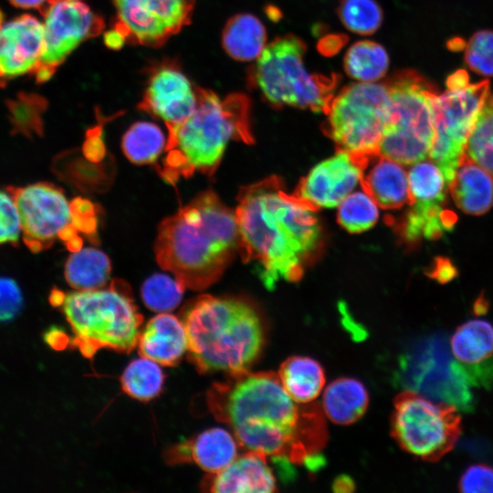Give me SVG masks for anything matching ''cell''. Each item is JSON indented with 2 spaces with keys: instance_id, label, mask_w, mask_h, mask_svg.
Listing matches in <instances>:
<instances>
[{
  "instance_id": "obj_1",
  "label": "cell",
  "mask_w": 493,
  "mask_h": 493,
  "mask_svg": "<svg viewBox=\"0 0 493 493\" xmlns=\"http://www.w3.org/2000/svg\"><path fill=\"white\" fill-rule=\"evenodd\" d=\"M206 404L240 447L309 469L318 467L328 440L321 406L296 402L278 373L248 370L228 374L209 388Z\"/></svg>"
},
{
  "instance_id": "obj_2",
  "label": "cell",
  "mask_w": 493,
  "mask_h": 493,
  "mask_svg": "<svg viewBox=\"0 0 493 493\" xmlns=\"http://www.w3.org/2000/svg\"><path fill=\"white\" fill-rule=\"evenodd\" d=\"M239 250L267 289L298 281L318 251L321 229L316 209L272 176L240 189L235 211Z\"/></svg>"
},
{
  "instance_id": "obj_3",
  "label": "cell",
  "mask_w": 493,
  "mask_h": 493,
  "mask_svg": "<svg viewBox=\"0 0 493 493\" xmlns=\"http://www.w3.org/2000/svg\"><path fill=\"white\" fill-rule=\"evenodd\" d=\"M238 250L236 213L210 189L164 218L154 245L159 266L192 290L216 282Z\"/></svg>"
},
{
  "instance_id": "obj_4",
  "label": "cell",
  "mask_w": 493,
  "mask_h": 493,
  "mask_svg": "<svg viewBox=\"0 0 493 493\" xmlns=\"http://www.w3.org/2000/svg\"><path fill=\"white\" fill-rule=\"evenodd\" d=\"M189 361L200 373L248 371L267 341L266 321L251 302L201 295L183 309Z\"/></svg>"
},
{
  "instance_id": "obj_5",
  "label": "cell",
  "mask_w": 493,
  "mask_h": 493,
  "mask_svg": "<svg viewBox=\"0 0 493 493\" xmlns=\"http://www.w3.org/2000/svg\"><path fill=\"white\" fill-rule=\"evenodd\" d=\"M196 94L194 111L168 131L165 157L158 171L169 184L196 172L213 175L230 141L252 142L250 102L246 95L234 93L222 99L200 88Z\"/></svg>"
},
{
  "instance_id": "obj_6",
  "label": "cell",
  "mask_w": 493,
  "mask_h": 493,
  "mask_svg": "<svg viewBox=\"0 0 493 493\" xmlns=\"http://www.w3.org/2000/svg\"><path fill=\"white\" fill-rule=\"evenodd\" d=\"M57 307L70 325L72 346L86 358L101 349L131 352L138 344L143 318L123 280L96 289L61 292Z\"/></svg>"
},
{
  "instance_id": "obj_7",
  "label": "cell",
  "mask_w": 493,
  "mask_h": 493,
  "mask_svg": "<svg viewBox=\"0 0 493 493\" xmlns=\"http://www.w3.org/2000/svg\"><path fill=\"white\" fill-rule=\"evenodd\" d=\"M307 46L293 34L267 44L248 75L249 84L275 108L293 107L324 112L339 77L312 74L305 67Z\"/></svg>"
},
{
  "instance_id": "obj_8",
  "label": "cell",
  "mask_w": 493,
  "mask_h": 493,
  "mask_svg": "<svg viewBox=\"0 0 493 493\" xmlns=\"http://www.w3.org/2000/svg\"><path fill=\"white\" fill-rule=\"evenodd\" d=\"M7 188L16 205L23 241L32 252L47 249L56 240L74 252L81 248L80 234L94 238L97 216L89 201H69L60 188L46 182Z\"/></svg>"
},
{
  "instance_id": "obj_9",
  "label": "cell",
  "mask_w": 493,
  "mask_h": 493,
  "mask_svg": "<svg viewBox=\"0 0 493 493\" xmlns=\"http://www.w3.org/2000/svg\"><path fill=\"white\" fill-rule=\"evenodd\" d=\"M386 82L390 91L389 120L378 154L403 165L425 160L435 136L432 99L437 91L411 69L396 72Z\"/></svg>"
},
{
  "instance_id": "obj_10",
  "label": "cell",
  "mask_w": 493,
  "mask_h": 493,
  "mask_svg": "<svg viewBox=\"0 0 493 493\" xmlns=\"http://www.w3.org/2000/svg\"><path fill=\"white\" fill-rule=\"evenodd\" d=\"M389 111L386 80L351 83L334 93L324 110L325 132L339 150L369 160L378 154Z\"/></svg>"
},
{
  "instance_id": "obj_11",
  "label": "cell",
  "mask_w": 493,
  "mask_h": 493,
  "mask_svg": "<svg viewBox=\"0 0 493 493\" xmlns=\"http://www.w3.org/2000/svg\"><path fill=\"white\" fill-rule=\"evenodd\" d=\"M460 434L461 417L454 404L434 402L410 389L394 398L391 435L410 455L437 461L454 448Z\"/></svg>"
},
{
  "instance_id": "obj_12",
  "label": "cell",
  "mask_w": 493,
  "mask_h": 493,
  "mask_svg": "<svg viewBox=\"0 0 493 493\" xmlns=\"http://www.w3.org/2000/svg\"><path fill=\"white\" fill-rule=\"evenodd\" d=\"M489 81L447 88L432 99L435 136L430 159L442 171L446 184L453 179L479 110L489 94Z\"/></svg>"
},
{
  "instance_id": "obj_13",
  "label": "cell",
  "mask_w": 493,
  "mask_h": 493,
  "mask_svg": "<svg viewBox=\"0 0 493 493\" xmlns=\"http://www.w3.org/2000/svg\"><path fill=\"white\" fill-rule=\"evenodd\" d=\"M45 51L35 71L37 81L47 80L83 41L98 36L103 19L84 0H49L41 9Z\"/></svg>"
},
{
  "instance_id": "obj_14",
  "label": "cell",
  "mask_w": 493,
  "mask_h": 493,
  "mask_svg": "<svg viewBox=\"0 0 493 493\" xmlns=\"http://www.w3.org/2000/svg\"><path fill=\"white\" fill-rule=\"evenodd\" d=\"M113 28L131 42L162 46L191 20L195 0H113Z\"/></svg>"
},
{
  "instance_id": "obj_15",
  "label": "cell",
  "mask_w": 493,
  "mask_h": 493,
  "mask_svg": "<svg viewBox=\"0 0 493 493\" xmlns=\"http://www.w3.org/2000/svg\"><path fill=\"white\" fill-rule=\"evenodd\" d=\"M369 160L339 150L317 163L301 179L294 194L316 210L337 207L362 184Z\"/></svg>"
},
{
  "instance_id": "obj_16",
  "label": "cell",
  "mask_w": 493,
  "mask_h": 493,
  "mask_svg": "<svg viewBox=\"0 0 493 493\" xmlns=\"http://www.w3.org/2000/svg\"><path fill=\"white\" fill-rule=\"evenodd\" d=\"M196 100V89L187 77L176 65L165 62L151 71L139 108L163 121L169 131L189 117Z\"/></svg>"
},
{
  "instance_id": "obj_17",
  "label": "cell",
  "mask_w": 493,
  "mask_h": 493,
  "mask_svg": "<svg viewBox=\"0 0 493 493\" xmlns=\"http://www.w3.org/2000/svg\"><path fill=\"white\" fill-rule=\"evenodd\" d=\"M451 369L467 385L493 387V325L474 319L460 325L450 340Z\"/></svg>"
},
{
  "instance_id": "obj_18",
  "label": "cell",
  "mask_w": 493,
  "mask_h": 493,
  "mask_svg": "<svg viewBox=\"0 0 493 493\" xmlns=\"http://www.w3.org/2000/svg\"><path fill=\"white\" fill-rule=\"evenodd\" d=\"M45 51L43 23L22 15L0 26V79L37 70Z\"/></svg>"
},
{
  "instance_id": "obj_19",
  "label": "cell",
  "mask_w": 493,
  "mask_h": 493,
  "mask_svg": "<svg viewBox=\"0 0 493 493\" xmlns=\"http://www.w3.org/2000/svg\"><path fill=\"white\" fill-rule=\"evenodd\" d=\"M202 488L217 493H270L277 491V483L267 457L246 451L223 470L205 477Z\"/></svg>"
},
{
  "instance_id": "obj_20",
  "label": "cell",
  "mask_w": 493,
  "mask_h": 493,
  "mask_svg": "<svg viewBox=\"0 0 493 493\" xmlns=\"http://www.w3.org/2000/svg\"><path fill=\"white\" fill-rule=\"evenodd\" d=\"M238 446L232 433L213 427L174 445L165 452L164 458L171 465L194 463L209 474H215L238 456Z\"/></svg>"
},
{
  "instance_id": "obj_21",
  "label": "cell",
  "mask_w": 493,
  "mask_h": 493,
  "mask_svg": "<svg viewBox=\"0 0 493 493\" xmlns=\"http://www.w3.org/2000/svg\"><path fill=\"white\" fill-rule=\"evenodd\" d=\"M137 346L141 356L163 366L177 364L188 348L182 320L164 312L154 316L141 331Z\"/></svg>"
},
{
  "instance_id": "obj_22",
  "label": "cell",
  "mask_w": 493,
  "mask_h": 493,
  "mask_svg": "<svg viewBox=\"0 0 493 493\" xmlns=\"http://www.w3.org/2000/svg\"><path fill=\"white\" fill-rule=\"evenodd\" d=\"M361 185L382 208L397 209L412 203L407 172L385 156L376 154L369 160Z\"/></svg>"
},
{
  "instance_id": "obj_23",
  "label": "cell",
  "mask_w": 493,
  "mask_h": 493,
  "mask_svg": "<svg viewBox=\"0 0 493 493\" xmlns=\"http://www.w3.org/2000/svg\"><path fill=\"white\" fill-rule=\"evenodd\" d=\"M447 186L456 205L466 214L480 215L493 205V176L466 153Z\"/></svg>"
},
{
  "instance_id": "obj_24",
  "label": "cell",
  "mask_w": 493,
  "mask_h": 493,
  "mask_svg": "<svg viewBox=\"0 0 493 493\" xmlns=\"http://www.w3.org/2000/svg\"><path fill=\"white\" fill-rule=\"evenodd\" d=\"M368 405L369 394L363 383L354 378L341 377L325 388L320 406L329 420L347 425L362 418Z\"/></svg>"
},
{
  "instance_id": "obj_25",
  "label": "cell",
  "mask_w": 493,
  "mask_h": 493,
  "mask_svg": "<svg viewBox=\"0 0 493 493\" xmlns=\"http://www.w3.org/2000/svg\"><path fill=\"white\" fill-rule=\"evenodd\" d=\"M267 30L256 16L246 13L232 16L222 34V45L229 57L237 61H255L267 46Z\"/></svg>"
},
{
  "instance_id": "obj_26",
  "label": "cell",
  "mask_w": 493,
  "mask_h": 493,
  "mask_svg": "<svg viewBox=\"0 0 493 493\" xmlns=\"http://www.w3.org/2000/svg\"><path fill=\"white\" fill-rule=\"evenodd\" d=\"M444 203L414 202L398 225L401 237L408 243L436 239L453 228L456 217Z\"/></svg>"
},
{
  "instance_id": "obj_27",
  "label": "cell",
  "mask_w": 493,
  "mask_h": 493,
  "mask_svg": "<svg viewBox=\"0 0 493 493\" xmlns=\"http://www.w3.org/2000/svg\"><path fill=\"white\" fill-rule=\"evenodd\" d=\"M286 392L300 404L313 403L325 385V373L316 360L307 356H291L286 359L278 372Z\"/></svg>"
},
{
  "instance_id": "obj_28",
  "label": "cell",
  "mask_w": 493,
  "mask_h": 493,
  "mask_svg": "<svg viewBox=\"0 0 493 493\" xmlns=\"http://www.w3.org/2000/svg\"><path fill=\"white\" fill-rule=\"evenodd\" d=\"M111 266L108 256L94 247L71 253L65 265V278L76 290L100 288L108 284Z\"/></svg>"
},
{
  "instance_id": "obj_29",
  "label": "cell",
  "mask_w": 493,
  "mask_h": 493,
  "mask_svg": "<svg viewBox=\"0 0 493 493\" xmlns=\"http://www.w3.org/2000/svg\"><path fill=\"white\" fill-rule=\"evenodd\" d=\"M389 63L385 48L372 40L353 43L343 58L345 73L359 82L380 81L386 75Z\"/></svg>"
},
{
  "instance_id": "obj_30",
  "label": "cell",
  "mask_w": 493,
  "mask_h": 493,
  "mask_svg": "<svg viewBox=\"0 0 493 493\" xmlns=\"http://www.w3.org/2000/svg\"><path fill=\"white\" fill-rule=\"evenodd\" d=\"M167 137L154 123L137 121L124 133L121 149L135 164L154 163L166 147Z\"/></svg>"
},
{
  "instance_id": "obj_31",
  "label": "cell",
  "mask_w": 493,
  "mask_h": 493,
  "mask_svg": "<svg viewBox=\"0 0 493 493\" xmlns=\"http://www.w3.org/2000/svg\"><path fill=\"white\" fill-rule=\"evenodd\" d=\"M164 374L156 362L142 356L131 361L121 376L122 391L130 397L149 401L160 394Z\"/></svg>"
},
{
  "instance_id": "obj_32",
  "label": "cell",
  "mask_w": 493,
  "mask_h": 493,
  "mask_svg": "<svg viewBox=\"0 0 493 493\" xmlns=\"http://www.w3.org/2000/svg\"><path fill=\"white\" fill-rule=\"evenodd\" d=\"M465 153L493 176V92H489L479 110Z\"/></svg>"
},
{
  "instance_id": "obj_33",
  "label": "cell",
  "mask_w": 493,
  "mask_h": 493,
  "mask_svg": "<svg viewBox=\"0 0 493 493\" xmlns=\"http://www.w3.org/2000/svg\"><path fill=\"white\" fill-rule=\"evenodd\" d=\"M379 208L372 196L362 187L351 193L338 205V222L351 233H361L376 224Z\"/></svg>"
},
{
  "instance_id": "obj_34",
  "label": "cell",
  "mask_w": 493,
  "mask_h": 493,
  "mask_svg": "<svg viewBox=\"0 0 493 493\" xmlns=\"http://www.w3.org/2000/svg\"><path fill=\"white\" fill-rule=\"evenodd\" d=\"M407 175L412 203L445 202L447 184L442 171L432 160L413 163Z\"/></svg>"
},
{
  "instance_id": "obj_35",
  "label": "cell",
  "mask_w": 493,
  "mask_h": 493,
  "mask_svg": "<svg viewBox=\"0 0 493 493\" xmlns=\"http://www.w3.org/2000/svg\"><path fill=\"white\" fill-rule=\"evenodd\" d=\"M337 14L349 31L362 36L375 33L383 19V10L375 0H340Z\"/></svg>"
},
{
  "instance_id": "obj_36",
  "label": "cell",
  "mask_w": 493,
  "mask_h": 493,
  "mask_svg": "<svg viewBox=\"0 0 493 493\" xmlns=\"http://www.w3.org/2000/svg\"><path fill=\"white\" fill-rule=\"evenodd\" d=\"M184 289L174 277L153 274L142 286V299L148 309L166 312L180 304Z\"/></svg>"
},
{
  "instance_id": "obj_37",
  "label": "cell",
  "mask_w": 493,
  "mask_h": 493,
  "mask_svg": "<svg viewBox=\"0 0 493 493\" xmlns=\"http://www.w3.org/2000/svg\"><path fill=\"white\" fill-rule=\"evenodd\" d=\"M465 60L473 71L493 76V31L482 30L471 37L466 47Z\"/></svg>"
},
{
  "instance_id": "obj_38",
  "label": "cell",
  "mask_w": 493,
  "mask_h": 493,
  "mask_svg": "<svg viewBox=\"0 0 493 493\" xmlns=\"http://www.w3.org/2000/svg\"><path fill=\"white\" fill-rule=\"evenodd\" d=\"M46 103L39 98L26 100V103H15L10 107L11 122L16 132L26 137L42 135L41 114Z\"/></svg>"
},
{
  "instance_id": "obj_39",
  "label": "cell",
  "mask_w": 493,
  "mask_h": 493,
  "mask_svg": "<svg viewBox=\"0 0 493 493\" xmlns=\"http://www.w3.org/2000/svg\"><path fill=\"white\" fill-rule=\"evenodd\" d=\"M22 236L20 220L14 197L7 187H0V246L16 245Z\"/></svg>"
},
{
  "instance_id": "obj_40",
  "label": "cell",
  "mask_w": 493,
  "mask_h": 493,
  "mask_svg": "<svg viewBox=\"0 0 493 493\" xmlns=\"http://www.w3.org/2000/svg\"><path fill=\"white\" fill-rule=\"evenodd\" d=\"M458 488L463 493H493V467L484 464L468 467L459 479Z\"/></svg>"
},
{
  "instance_id": "obj_41",
  "label": "cell",
  "mask_w": 493,
  "mask_h": 493,
  "mask_svg": "<svg viewBox=\"0 0 493 493\" xmlns=\"http://www.w3.org/2000/svg\"><path fill=\"white\" fill-rule=\"evenodd\" d=\"M24 304L17 283L6 277H0V322H8L20 313Z\"/></svg>"
},
{
  "instance_id": "obj_42",
  "label": "cell",
  "mask_w": 493,
  "mask_h": 493,
  "mask_svg": "<svg viewBox=\"0 0 493 493\" xmlns=\"http://www.w3.org/2000/svg\"><path fill=\"white\" fill-rule=\"evenodd\" d=\"M456 269L448 259L439 258L435 261L430 276L439 282H446L456 277Z\"/></svg>"
},
{
  "instance_id": "obj_43",
  "label": "cell",
  "mask_w": 493,
  "mask_h": 493,
  "mask_svg": "<svg viewBox=\"0 0 493 493\" xmlns=\"http://www.w3.org/2000/svg\"><path fill=\"white\" fill-rule=\"evenodd\" d=\"M44 341L54 350H63L69 343L68 336L60 329L52 326L43 334Z\"/></svg>"
},
{
  "instance_id": "obj_44",
  "label": "cell",
  "mask_w": 493,
  "mask_h": 493,
  "mask_svg": "<svg viewBox=\"0 0 493 493\" xmlns=\"http://www.w3.org/2000/svg\"><path fill=\"white\" fill-rule=\"evenodd\" d=\"M105 43L109 47L119 48L126 41L125 37L117 29L112 28L104 36Z\"/></svg>"
},
{
  "instance_id": "obj_45",
  "label": "cell",
  "mask_w": 493,
  "mask_h": 493,
  "mask_svg": "<svg viewBox=\"0 0 493 493\" xmlns=\"http://www.w3.org/2000/svg\"><path fill=\"white\" fill-rule=\"evenodd\" d=\"M48 1L49 0H9L12 5L24 9H42Z\"/></svg>"
},
{
  "instance_id": "obj_46",
  "label": "cell",
  "mask_w": 493,
  "mask_h": 493,
  "mask_svg": "<svg viewBox=\"0 0 493 493\" xmlns=\"http://www.w3.org/2000/svg\"><path fill=\"white\" fill-rule=\"evenodd\" d=\"M3 24V15L0 11V26Z\"/></svg>"
}]
</instances>
